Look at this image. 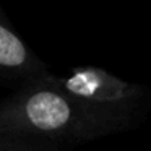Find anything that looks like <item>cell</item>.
I'll use <instances>...</instances> for the list:
<instances>
[{
    "label": "cell",
    "mask_w": 151,
    "mask_h": 151,
    "mask_svg": "<svg viewBox=\"0 0 151 151\" xmlns=\"http://www.w3.org/2000/svg\"><path fill=\"white\" fill-rule=\"evenodd\" d=\"M138 106H98L68 93L47 73L24 83L0 102V130L63 143L91 141L125 132Z\"/></svg>",
    "instance_id": "cell-1"
},
{
    "label": "cell",
    "mask_w": 151,
    "mask_h": 151,
    "mask_svg": "<svg viewBox=\"0 0 151 151\" xmlns=\"http://www.w3.org/2000/svg\"><path fill=\"white\" fill-rule=\"evenodd\" d=\"M68 143L36 135L0 130V151H65Z\"/></svg>",
    "instance_id": "cell-4"
},
{
    "label": "cell",
    "mask_w": 151,
    "mask_h": 151,
    "mask_svg": "<svg viewBox=\"0 0 151 151\" xmlns=\"http://www.w3.org/2000/svg\"><path fill=\"white\" fill-rule=\"evenodd\" d=\"M68 93L98 106H138L145 89L99 67H75L68 76H55Z\"/></svg>",
    "instance_id": "cell-2"
},
{
    "label": "cell",
    "mask_w": 151,
    "mask_h": 151,
    "mask_svg": "<svg viewBox=\"0 0 151 151\" xmlns=\"http://www.w3.org/2000/svg\"><path fill=\"white\" fill-rule=\"evenodd\" d=\"M47 75L46 63L28 47L21 36L12 28L5 13L0 8V83L17 85Z\"/></svg>",
    "instance_id": "cell-3"
}]
</instances>
